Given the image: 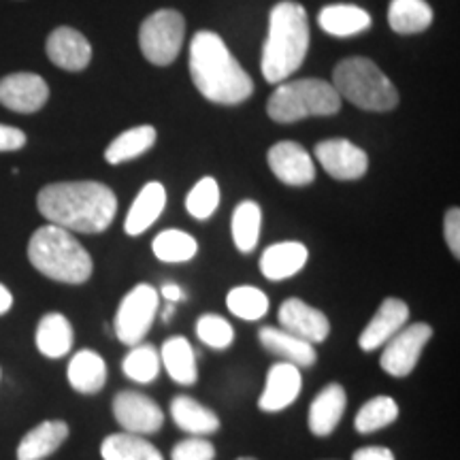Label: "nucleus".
<instances>
[{
  "instance_id": "f257e3e1",
  "label": "nucleus",
  "mask_w": 460,
  "mask_h": 460,
  "mask_svg": "<svg viewBox=\"0 0 460 460\" xmlns=\"http://www.w3.org/2000/svg\"><path fill=\"white\" fill-rule=\"evenodd\" d=\"M37 207L45 220L68 233L99 234L115 220L118 197L101 181H60L41 188Z\"/></svg>"
},
{
  "instance_id": "f03ea898",
  "label": "nucleus",
  "mask_w": 460,
  "mask_h": 460,
  "mask_svg": "<svg viewBox=\"0 0 460 460\" xmlns=\"http://www.w3.org/2000/svg\"><path fill=\"white\" fill-rule=\"evenodd\" d=\"M190 75L197 90L216 105H241L254 92V82L220 34L200 31L190 43Z\"/></svg>"
},
{
  "instance_id": "7ed1b4c3",
  "label": "nucleus",
  "mask_w": 460,
  "mask_h": 460,
  "mask_svg": "<svg viewBox=\"0 0 460 460\" xmlns=\"http://www.w3.org/2000/svg\"><path fill=\"white\" fill-rule=\"evenodd\" d=\"M309 17L303 4L281 0L271 9L269 34L262 45V75L267 82L281 84L301 68L309 51Z\"/></svg>"
},
{
  "instance_id": "20e7f679",
  "label": "nucleus",
  "mask_w": 460,
  "mask_h": 460,
  "mask_svg": "<svg viewBox=\"0 0 460 460\" xmlns=\"http://www.w3.org/2000/svg\"><path fill=\"white\" fill-rule=\"evenodd\" d=\"M28 261L45 278L71 286L85 284L94 271L88 250L73 237V233L56 224H45L34 230L28 243Z\"/></svg>"
},
{
  "instance_id": "39448f33",
  "label": "nucleus",
  "mask_w": 460,
  "mask_h": 460,
  "mask_svg": "<svg viewBox=\"0 0 460 460\" xmlns=\"http://www.w3.org/2000/svg\"><path fill=\"white\" fill-rule=\"evenodd\" d=\"M332 85L341 101L365 111H393L399 105V92L369 58H345L335 66Z\"/></svg>"
},
{
  "instance_id": "423d86ee",
  "label": "nucleus",
  "mask_w": 460,
  "mask_h": 460,
  "mask_svg": "<svg viewBox=\"0 0 460 460\" xmlns=\"http://www.w3.org/2000/svg\"><path fill=\"white\" fill-rule=\"evenodd\" d=\"M341 96L324 79H298L281 84L269 99L267 113L278 124H295L307 118H326L341 109Z\"/></svg>"
},
{
  "instance_id": "0eeeda50",
  "label": "nucleus",
  "mask_w": 460,
  "mask_h": 460,
  "mask_svg": "<svg viewBox=\"0 0 460 460\" xmlns=\"http://www.w3.org/2000/svg\"><path fill=\"white\" fill-rule=\"evenodd\" d=\"M186 34V20L180 11L160 9L139 28L141 54L154 66H169L180 56Z\"/></svg>"
},
{
  "instance_id": "6e6552de",
  "label": "nucleus",
  "mask_w": 460,
  "mask_h": 460,
  "mask_svg": "<svg viewBox=\"0 0 460 460\" xmlns=\"http://www.w3.org/2000/svg\"><path fill=\"white\" fill-rule=\"evenodd\" d=\"M160 307V295L154 286L137 284L122 298L113 320V332L124 345H137L147 337L156 320Z\"/></svg>"
},
{
  "instance_id": "1a4fd4ad",
  "label": "nucleus",
  "mask_w": 460,
  "mask_h": 460,
  "mask_svg": "<svg viewBox=\"0 0 460 460\" xmlns=\"http://www.w3.org/2000/svg\"><path fill=\"white\" fill-rule=\"evenodd\" d=\"M433 339V329L427 322L402 326L390 341L384 345V352L379 356V367L393 377H407L416 369L424 345Z\"/></svg>"
},
{
  "instance_id": "9d476101",
  "label": "nucleus",
  "mask_w": 460,
  "mask_h": 460,
  "mask_svg": "<svg viewBox=\"0 0 460 460\" xmlns=\"http://www.w3.org/2000/svg\"><path fill=\"white\" fill-rule=\"evenodd\" d=\"M113 416L126 433L154 435L164 427V413L147 394L137 390H119L113 396Z\"/></svg>"
},
{
  "instance_id": "9b49d317",
  "label": "nucleus",
  "mask_w": 460,
  "mask_h": 460,
  "mask_svg": "<svg viewBox=\"0 0 460 460\" xmlns=\"http://www.w3.org/2000/svg\"><path fill=\"white\" fill-rule=\"evenodd\" d=\"M315 158L332 180L354 181L360 180L369 169V156L365 149L348 139H326L315 146Z\"/></svg>"
},
{
  "instance_id": "f8f14e48",
  "label": "nucleus",
  "mask_w": 460,
  "mask_h": 460,
  "mask_svg": "<svg viewBox=\"0 0 460 460\" xmlns=\"http://www.w3.org/2000/svg\"><path fill=\"white\" fill-rule=\"evenodd\" d=\"M49 85L37 73H11L0 79V105L15 113H37L48 105Z\"/></svg>"
},
{
  "instance_id": "ddd939ff",
  "label": "nucleus",
  "mask_w": 460,
  "mask_h": 460,
  "mask_svg": "<svg viewBox=\"0 0 460 460\" xmlns=\"http://www.w3.org/2000/svg\"><path fill=\"white\" fill-rule=\"evenodd\" d=\"M269 169L281 183L292 188L309 186L315 180V164L301 143L279 141L267 154Z\"/></svg>"
},
{
  "instance_id": "4468645a",
  "label": "nucleus",
  "mask_w": 460,
  "mask_h": 460,
  "mask_svg": "<svg viewBox=\"0 0 460 460\" xmlns=\"http://www.w3.org/2000/svg\"><path fill=\"white\" fill-rule=\"evenodd\" d=\"M281 329L307 343H324L329 339L331 322L324 312L312 307L301 298H286L278 309Z\"/></svg>"
},
{
  "instance_id": "2eb2a0df",
  "label": "nucleus",
  "mask_w": 460,
  "mask_h": 460,
  "mask_svg": "<svg viewBox=\"0 0 460 460\" xmlns=\"http://www.w3.org/2000/svg\"><path fill=\"white\" fill-rule=\"evenodd\" d=\"M407 320H410V307H407L405 301L384 298L376 315L360 332L358 345L362 352H373V349L384 348L407 324Z\"/></svg>"
},
{
  "instance_id": "dca6fc26",
  "label": "nucleus",
  "mask_w": 460,
  "mask_h": 460,
  "mask_svg": "<svg viewBox=\"0 0 460 460\" xmlns=\"http://www.w3.org/2000/svg\"><path fill=\"white\" fill-rule=\"evenodd\" d=\"M301 388L303 377L298 367L284 360L275 362L269 369L267 384H264L261 399H258V407H261V411L267 413L284 411L286 407H290L298 399Z\"/></svg>"
},
{
  "instance_id": "f3484780",
  "label": "nucleus",
  "mask_w": 460,
  "mask_h": 460,
  "mask_svg": "<svg viewBox=\"0 0 460 460\" xmlns=\"http://www.w3.org/2000/svg\"><path fill=\"white\" fill-rule=\"evenodd\" d=\"M48 58L62 71L79 73L90 65L92 60V45L82 32L75 28L60 26L48 37L45 43Z\"/></svg>"
},
{
  "instance_id": "a211bd4d",
  "label": "nucleus",
  "mask_w": 460,
  "mask_h": 460,
  "mask_svg": "<svg viewBox=\"0 0 460 460\" xmlns=\"http://www.w3.org/2000/svg\"><path fill=\"white\" fill-rule=\"evenodd\" d=\"M345 407H348V394L341 384H329L315 394L309 407V430L315 437H329L341 422Z\"/></svg>"
},
{
  "instance_id": "6ab92c4d",
  "label": "nucleus",
  "mask_w": 460,
  "mask_h": 460,
  "mask_svg": "<svg viewBox=\"0 0 460 460\" xmlns=\"http://www.w3.org/2000/svg\"><path fill=\"white\" fill-rule=\"evenodd\" d=\"M258 339H261L262 348L267 352H271L281 358L284 362H290V365L298 367V369H307V367H314L315 360H318V352L312 343L303 341L284 329H278V326H262L258 331Z\"/></svg>"
},
{
  "instance_id": "aec40b11",
  "label": "nucleus",
  "mask_w": 460,
  "mask_h": 460,
  "mask_svg": "<svg viewBox=\"0 0 460 460\" xmlns=\"http://www.w3.org/2000/svg\"><path fill=\"white\" fill-rule=\"evenodd\" d=\"M166 207V190L160 181H149L137 194L124 220V230L130 237H139L163 216Z\"/></svg>"
},
{
  "instance_id": "412c9836",
  "label": "nucleus",
  "mask_w": 460,
  "mask_h": 460,
  "mask_svg": "<svg viewBox=\"0 0 460 460\" xmlns=\"http://www.w3.org/2000/svg\"><path fill=\"white\" fill-rule=\"evenodd\" d=\"M309 252L298 241H281V243L269 245L261 256V271L267 279L281 281L295 278L307 264Z\"/></svg>"
},
{
  "instance_id": "4be33fe9",
  "label": "nucleus",
  "mask_w": 460,
  "mask_h": 460,
  "mask_svg": "<svg viewBox=\"0 0 460 460\" xmlns=\"http://www.w3.org/2000/svg\"><path fill=\"white\" fill-rule=\"evenodd\" d=\"M68 439V424L62 420H48L37 424L22 437L17 446V460H43L54 454Z\"/></svg>"
},
{
  "instance_id": "5701e85b",
  "label": "nucleus",
  "mask_w": 460,
  "mask_h": 460,
  "mask_svg": "<svg viewBox=\"0 0 460 460\" xmlns=\"http://www.w3.org/2000/svg\"><path fill=\"white\" fill-rule=\"evenodd\" d=\"M66 377L71 388L77 393L96 394L107 384V365L101 354L92 352V349H79L68 362Z\"/></svg>"
},
{
  "instance_id": "b1692460",
  "label": "nucleus",
  "mask_w": 460,
  "mask_h": 460,
  "mask_svg": "<svg viewBox=\"0 0 460 460\" xmlns=\"http://www.w3.org/2000/svg\"><path fill=\"white\" fill-rule=\"evenodd\" d=\"M160 365H164L172 382L181 386H192L199 379L197 354L186 337H169L160 349Z\"/></svg>"
},
{
  "instance_id": "393cba45",
  "label": "nucleus",
  "mask_w": 460,
  "mask_h": 460,
  "mask_svg": "<svg viewBox=\"0 0 460 460\" xmlns=\"http://www.w3.org/2000/svg\"><path fill=\"white\" fill-rule=\"evenodd\" d=\"M171 416L177 427L194 437L214 435L220 430V418H217L209 407L194 401L192 396H175V399L171 401Z\"/></svg>"
},
{
  "instance_id": "a878e982",
  "label": "nucleus",
  "mask_w": 460,
  "mask_h": 460,
  "mask_svg": "<svg viewBox=\"0 0 460 460\" xmlns=\"http://www.w3.org/2000/svg\"><path fill=\"white\" fill-rule=\"evenodd\" d=\"M318 24L331 37H356L371 26V15L356 4H329L320 11Z\"/></svg>"
},
{
  "instance_id": "bb28decb",
  "label": "nucleus",
  "mask_w": 460,
  "mask_h": 460,
  "mask_svg": "<svg viewBox=\"0 0 460 460\" xmlns=\"http://www.w3.org/2000/svg\"><path fill=\"white\" fill-rule=\"evenodd\" d=\"M75 332L71 322L62 314H45L37 326V348L48 358H62L71 352Z\"/></svg>"
},
{
  "instance_id": "cd10ccee",
  "label": "nucleus",
  "mask_w": 460,
  "mask_h": 460,
  "mask_svg": "<svg viewBox=\"0 0 460 460\" xmlns=\"http://www.w3.org/2000/svg\"><path fill=\"white\" fill-rule=\"evenodd\" d=\"M158 139V132L154 126H137V128L124 130L122 135H118L109 143L105 149V160L109 164H122L128 160H135L143 156L154 147V143Z\"/></svg>"
},
{
  "instance_id": "c85d7f7f",
  "label": "nucleus",
  "mask_w": 460,
  "mask_h": 460,
  "mask_svg": "<svg viewBox=\"0 0 460 460\" xmlns=\"http://www.w3.org/2000/svg\"><path fill=\"white\" fill-rule=\"evenodd\" d=\"M388 24L399 34L424 32L433 24V9L427 0H390Z\"/></svg>"
},
{
  "instance_id": "c756f323",
  "label": "nucleus",
  "mask_w": 460,
  "mask_h": 460,
  "mask_svg": "<svg viewBox=\"0 0 460 460\" xmlns=\"http://www.w3.org/2000/svg\"><path fill=\"white\" fill-rule=\"evenodd\" d=\"M262 226V209L256 200H241L233 211V241L241 254H252L256 250L258 239H261Z\"/></svg>"
},
{
  "instance_id": "7c9ffc66",
  "label": "nucleus",
  "mask_w": 460,
  "mask_h": 460,
  "mask_svg": "<svg viewBox=\"0 0 460 460\" xmlns=\"http://www.w3.org/2000/svg\"><path fill=\"white\" fill-rule=\"evenodd\" d=\"M102 460H164L156 446L143 439L141 435L113 433L101 444Z\"/></svg>"
},
{
  "instance_id": "2f4dec72",
  "label": "nucleus",
  "mask_w": 460,
  "mask_h": 460,
  "mask_svg": "<svg viewBox=\"0 0 460 460\" xmlns=\"http://www.w3.org/2000/svg\"><path fill=\"white\" fill-rule=\"evenodd\" d=\"M396 418H399V405H396V401L393 396L379 394L373 396L371 401H367L360 407L354 418V429L360 435H371L390 427Z\"/></svg>"
},
{
  "instance_id": "473e14b6",
  "label": "nucleus",
  "mask_w": 460,
  "mask_h": 460,
  "mask_svg": "<svg viewBox=\"0 0 460 460\" xmlns=\"http://www.w3.org/2000/svg\"><path fill=\"white\" fill-rule=\"evenodd\" d=\"M152 250L158 261L177 264V262L192 261L199 252V243L192 234L183 233V230H177V228H169L156 234V239H154L152 243Z\"/></svg>"
},
{
  "instance_id": "72a5a7b5",
  "label": "nucleus",
  "mask_w": 460,
  "mask_h": 460,
  "mask_svg": "<svg viewBox=\"0 0 460 460\" xmlns=\"http://www.w3.org/2000/svg\"><path fill=\"white\" fill-rule=\"evenodd\" d=\"M226 307L239 320L258 322L269 314V296L256 286H237L228 292Z\"/></svg>"
},
{
  "instance_id": "f704fd0d",
  "label": "nucleus",
  "mask_w": 460,
  "mask_h": 460,
  "mask_svg": "<svg viewBox=\"0 0 460 460\" xmlns=\"http://www.w3.org/2000/svg\"><path fill=\"white\" fill-rule=\"evenodd\" d=\"M122 371L137 384H152L160 373V354L152 343H137L124 356Z\"/></svg>"
},
{
  "instance_id": "c9c22d12",
  "label": "nucleus",
  "mask_w": 460,
  "mask_h": 460,
  "mask_svg": "<svg viewBox=\"0 0 460 460\" xmlns=\"http://www.w3.org/2000/svg\"><path fill=\"white\" fill-rule=\"evenodd\" d=\"M220 205V186L214 177H203L197 186L188 192L186 209L197 220H209Z\"/></svg>"
},
{
  "instance_id": "e433bc0d",
  "label": "nucleus",
  "mask_w": 460,
  "mask_h": 460,
  "mask_svg": "<svg viewBox=\"0 0 460 460\" xmlns=\"http://www.w3.org/2000/svg\"><path fill=\"white\" fill-rule=\"evenodd\" d=\"M194 331H197V337L200 341L214 349H226L234 341V329L230 326V322L226 318H222V315L217 314L200 315Z\"/></svg>"
},
{
  "instance_id": "4c0bfd02",
  "label": "nucleus",
  "mask_w": 460,
  "mask_h": 460,
  "mask_svg": "<svg viewBox=\"0 0 460 460\" xmlns=\"http://www.w3.org/2000/svg\"><path fill=\"white\" fill-rule=\"evenodd\" d=\"M216 447L203 437H190L172 447L171 460H214Z\"/></svg>"
},
{
  "instance_id": "58836bf2",
  "label": "nucleus",
  "mask_w": 460,
  "mask_h": 460,
  "mask_svg": "<svg viewBox=\"0 0 460 460\" xmlns=\"http://www.w3.org/2000/svg\"><path fill=\"white\" fill-rule=\"evenodd\" d=\"M444 234H446V243H447V247H450L452 256L460 258V209L458 207L447 209L446 220H444Z\"/></svg>"
},
{
  "instance_id": "ea45409f",
  "label": "nucleus",
  "mask_w": 460,
  "mask_h": 460,
  "mask_svg": "<svg viewBox=\"0 0 460 460\" xmlns=\"http://www.w3.org/2000/svg\"><path fill=\"white\" fill-rule=\"evenodd\" d=\"M26 146V132L15 126L0 124V152H17Z\"/></svg>"
},
{
  "instance_id": "a19ab883",
  "label": "nucleus",
  "mask_w": 460,
  "mask_h": 460,
  "mask_svg": "<svg viewBox=\"0 0 460 460\" xmlns=\"http://www.w3.org/2000/svg\"><path fill=\"white\" fill-rule=\"evenodd\" d=\"M352 460H394V454L390 447L384 446H369L360 447L352 454Z\"/></svg>"
},
{
  "instance_id": "79ce46f5",
  "label": "nucleus",
  "mask_w": 460,
  "mask_h": 460,
  "mask_svg": "<svg viewBox=\"0 0 460 460\" xmlns=\"http://www.w3.org/2000/svg\"><path fill=\"white\" fill-rule=\"evenodd\" d=\"M163 296L166 298V303H181V301H186V292L181 290L180 286L177 284H163Z\"/></svg>"
},
{
  "instance_id": "37998d69",
  "label": "nucleus",
  "mask_w": 460,
  "mask_h": 460,
  "mask_svg": "<svg viewBox=\"0 0 460 460\" xmlns=\"http://www.w3.org/2000/svg\"><path fill=\"white\" fill-rule=\"evenodd\" d=\"M11 307H13V295L7 286L0 284V315L9 314Z\"/></svg>"
},
{
  "instance_id": "c03bdc74",
  "label": "nucleus",
  "mask_w": 460,
  "mask_h": 460,
  "mask_svg": "<svg viewBox=\"0 0 460 460\" xmlns=\"http://www.w3.org/2000/svg\"><path fill=\"white\" fill-rule=\"evenodd\" d=\"M172 312H175V307H172V303H169V305H166V307L163 309V320H164V322H169V320H171V315H172Z\"/></svg>"
},
{
  "instance_id": "a18cd8bd",
  "label": "nucleus",
  "mask_w": 460,
  "mask_h": 460,
  "mask_svg": "<svg viewBox=\"0 0 460 460\" xmlns=\"http://www.w3.org/2000/svg\"><path fill=\"white\" fill-rule=\"evenodd\" d=\"M237 460H258V458H252V456H241V458H237Z\"/></svg>"
}]
</instances>
